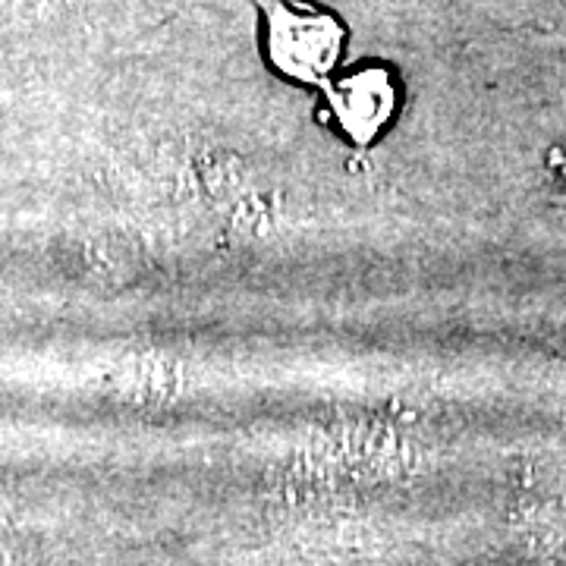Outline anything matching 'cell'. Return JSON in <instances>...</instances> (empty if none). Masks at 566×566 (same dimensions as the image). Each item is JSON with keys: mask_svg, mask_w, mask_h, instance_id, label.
I'll list each match as a JSON object with an SVG mask.
<instances>
[{"mask_svg": "<svg viewBox=\"0 0 566 566\" xmlns=\"http://www.w3.org/2000/svg\"><path fill=\"white\" fill-rule=\"evenodd\" d=\"M264 13V44L274 70L286 80L322 82L344 48V25L337 17L290 0H259Z\"/></svg>", "mask_w": 566, "mask_h": 566, "instance_id": "1", "label": "cell"}, {"mask_svg": "<svg viewBox=\"0 0 566 566\" xmlns=\"http://www.w3.org/2000/svg\"><path fill=\"white\" fill-rule=\"evenodd\" d=\"M327 102L337 123L349 133V139L371 142L385 123L390 120L394 107H397V88L394 80L387 76L385 70L368 66L359 73H349L346 80L327 88Z\"/></svg>", "mask_w": 566, "mask_h": 566, "instance_id": "2", "label": "cell"}]
</instances>
